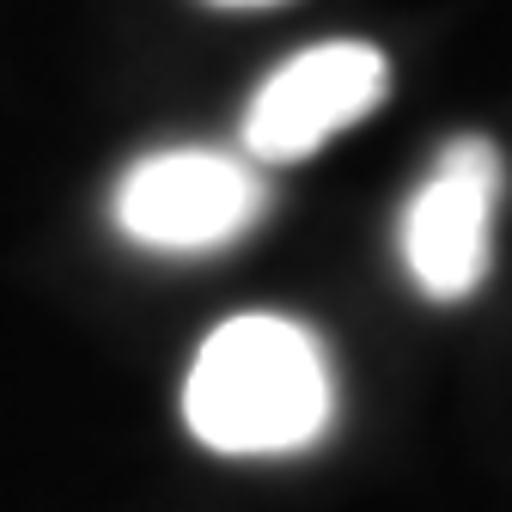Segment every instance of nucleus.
I'll return each mask as SVG.
<instances>
[{"label":"nucleus","mask_w":512,"mask_h":512,"mask_svg":"<svg viewBox=\"0 0 512 512\" xmlns=\"http://www.w3.org/2000/svg\"><path fill=\"white\" fill-rule=\"evenodd\" d=\"M336 378L330 354L293 317L250 311L220 324L183 378V421L208 452L275 458L330 427Z\"/></svg>","instance_id":"obj_1"},{"label":"nucleus","mask_w":512,"mask_h":512,"mask_svg":"<svg viewBox=\"0 0 512 512\" xmlns=\"http://www.w3.org/2000/svg\"><path fill=\"white\" fill-rule=\"evenodd\" d=\"M269 208V189L244 159L208 153V147H177L128 165L116 183V226L165 256H196L244 238L256 214Z\"/></svg>","instance_id":"obj_2"},{"label":"nucleus","mask_w":512,"mask_h":512,"mask_svg":"<svg viewBox=\"0 0 512 512\" xmlns=\"http://www.w3.org/2000/svg\"><path fill=\"white\" fill-rule=\"evenodd\" d=\"M391 92V61L372 43H317L263 80L244 110V153L256 165H299L317 147H330L342 128L372 116Z\"/></svg>","instance_id":"obj_3"},{"label":"nucleus","mask_w":512,"mask_h":512,"mask_svg":"<svg viewBox=\"0 0 512 512\" xmlns=\"http://www.w3.org/2000/svg\"><path fill=\"white\" fill-rule=\"evenodd\" d=\"M494 202H500V153L482 135H458L403 214V263L427 299L452 305L482 287Z\"/></svg>","instance_id":"obj_4"},{"label":"nucleus","mask_w":512,"mask_h":512,"mask_svg":"<svg viewBox=\"0 0 512 512\" xmlns=\"http://www.w3.org/2000/svg\"><path fill=\"white\" fill-rule=\"evenodd\" d=\"M208 7H281V0H208Z\"/></svg>","instance_id":"obj_5"}]
</instances>
